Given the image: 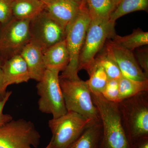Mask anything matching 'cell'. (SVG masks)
<instances>
[{"mask_svg": "<svg viewBox=\"0 0 148 148\" xmlns=\"http://www.w3.org/2000/svg\"><path fill=\"white\" fill-rule=\"evenodd\" d=\"M91 93L102 124L99 148H136L127 138L122 122L118 103L108 101L101 93Z\"/></svg>", "mask_w": 148, "mask_h": 148, "instance_id": "cell-1", "label": "cell"}, {"mask_svg": "<svg viewBox=\"0 0 148 148\" xmlns=\"http://www.w3.org/2000/svg\"><path fill=\"white\" fill-rule=\"evenodd\" d=\"M122 122L131 145L148 138V92L144 91L118 103Z\"/></svg>", "mask_w": 148, "mask_h": 148, "instance_id": "cell-2", "label": "cell"}, {"mask_svg": "<svg viewBox=\"0 0 148 148\" xmlns=\"http://www.w3.org/2000/svg\"><path fill=\"white\" fill-rule=\"evenodd\" d=\"M91 20L86 6H82L75 18L67 26L66 40L70 58L68 66L59 78L80 79L78 75L79 56Z\"/></svg>", "mask_w": 148, "mask_h": 148, "instance_id": "cell-3", "label": "cell"}, {"mask_svg": "<svg viewBox=\"0 0 148 148\" xmlns=\"http://www.w3.org/2000/svg\"><path fill=\"white\" fill-rule=\"evenodd\" d=\"M60 86L68 112L79 114L92 121H101L98 109L92 101L91 91L86 83L80 79H60Z\"/></svg>", "mask_w": 148, "mask_h": 148, "instance_id": "cell-4", "label": "cell"}, {"mask_svg": "<svg viewBox=\"0 0 148 148\" xmlns=\"http://www.w3.org/2000/svg\"><path fill=\"white\" fill-rule=\"evenodd\" d=\"M114 24L110 18H92L88 25L79 58L78 71L88 69L107 39L113 37Z\"/></svg>", "mask_w": 148, "mask_h": 148, "instance_id": "cell-5", "label": "cell"}, {"mask_svg": "<svg viewBox=\"0 0 148 148\" xmlns=\"http://www.w3.org/2000/svg\"><path fill=\"white\" fill-rule=\"evenodd\" d=\"M59 72L46 69L36 85L40 98L38 108L44 113L51 114L56 119L67 113L59 80Z\"/></svg>", "mask_w": 148, "mask_h": 148, "instance_id": "cell-6", "label": "cell"}, {"mask_svg": "<svg viewBox=\"0 0 148 148\" xmlns=\"http://www.w3.org/2000/svg\"><path fill=\"white\" fill-rule=\"evenodd\" d=\"M91 122L73 112L50 120L48 125L52 134L50 142L53 148H69Z\"/></svg>", "mask_w": 148, "mask_h": 148, "instance_id": "cell-7", "label": "cell"}, {"mask_svg": "<svg viewBox=\"0 0 148 148\" xmlns=\"http://www.w3.org/2000/svg\"><path fill=\"white\" fill-rule=\"evenodd\" d=\"M40 138L34 124L26 120L12 119L0 126V148H36Z\"/></svg>", "mask_w": 148, "mask_h": 148, "instance_id": "cell-8", "label": "cell"}, {"mask_svg": "<svg viewBox=\"0 0 148 148\" xmlns=\"http://www.w3.org/2000/svg\"><path fill=\"white\" fill-rule=\"evenodd\" d=\"M30 20L12 18L1 26L0 30V60L2 63L15 56L20 55L30 42Z\"/></svg>", "mask_w": 148, "mask_h": 148, "instance_id": "cell-9", "label": "cell"}, {"mask_svg": "<svg viewBox=\"0 0 148 148\" xmlns=\"http://www.w3.org/2000/svg\"><path fill=\"white\" fill-rule=\"evenodd\" d=\"M29 31L30 42L40 48L43 53L50 47L66 39V29L45 10L30 20Z\"/></svg>", "mask_w": 148, "mask_h": 148, "instance_id": "cell-10", "label": "cell"}, {"mask_svg": "<svg viewBox=\"0 0 148 148\" xmlns=\"http://www.w3.org/2000/svg\"><path fill=\"white\" fill-rule=\"evenodd\" d=\"M106 49L116 62L123 76L135 80H148L132 51L115 44L112 41L106 44Z\"/></svg>", "mask_w": 148, "mask_h": 148, "instance_id": "cell-11", "label": "cell"}, {"mask_svg": "<svg viewBox=\"0 0 148 148\" xmlns=\"http://www.w3.org/2000/svg\"><path fill=\"white\" fill-rule=\"evenodd\" d=\"M45 10L66 29L77 16L81 6L73 0H46Z\"/></svg>", "mask_w": 148, "mask_h": 148, "instance_id": "cell-12", "label": "cell"}, {"mask_svg": "<svg viewBox=\"0 0 148 148\" xmlns=\"http://www.w3.org/2000/svg\"><path fill=\"white\" fill-rule=\"evenodd\" d=\"M1 68L7 88L10 85L28 82L31 79L27 64L20 55L6 60L2 64Z\"/></svg>", "mask_w": 148, "mask_h": 148, "instance_id": "cell-13", "label": "cell"}, {"mask_svg": "<svg viewBox=\"0 0 148 148\" xmlns=\"http://www.w3.org/2000/svg\"><path fill=\"white\" fill-rule=\"evenodd\" d=\"M43 53L40 48L32 42L26 45L20 53L27 64L31 79L38 82L42 78L46 70Z\"/></svg>", "mask_w": 148, "mask_h": 148, "instance_id": "cell-14", "label": "cell"}, {"mask_svg": "<svg viewBox=\"0 0 148 148\" xmlns=\"http://www.w3.org/2000/svg\"><path fill=\"white\" fill-rule=\"evenodd\" d=\"M69 54L66 39L48 48L43 53L46 69L63 72L69 62Z\"/></svg>", "mask_w": 148, "mask_h": 148, "instance_id": "cell-15", "label": "cell"}, {"mask_svg": "<svg viewBox=\"0 0 148 148\" xmlns=\"http://www.w3.org/2000/svg\"><path fill=\"white\" fill-rule=\"evenodd\" d=\"M45 5L41 0H14L13 17L31 20L45 10Z\"/></svg>", "mask_w": 148, "mask_h": 148, "instance_id": "cell-16", "label": "cell"}, {"mask_svg": "<svg viewBox=\"0 0 148 148\" xmlns=\"http://www.w3.org/2000/svg\"><path fill=\"white\" fill-rule=\"evenodd\" d=\"M101 134V121L91 122L69 148H99Z\"/></svg>", "mask_w": 148, "mask_h": 148, "instance_id": "cell-17", "label": "cell"}, {"mask_svg": "<svg viewBox=\"0 0 148 148\" xmlns=\"http://www.w3.org/2000/svg\"><path fill=\"white\" fill-rule=\"evenodd\" d=\"M113 38L112 42L132 51L137 48L148 44V32L140 29H135L131 34L125 36L115 35Z\"/></svg>", "mask_w": 148, "mask_h": 148, "instance_id": "cell-18", "label": "cell"}, {"mask_svg": "<svg viewBox=\"0 0 148 148\" xmlns=\"http://www.w3.org/2000/svg\"><path fill=\"white\" fill-rule=\"evenodd\" d=\"M119 102L144 91L148 92V80L138 81L122 76L119 80Z\"/></svg>", "mask_w": 148, "mask_h": 148, "instance_id": "cell-19", "label": "cell"}, {"mask_svg": "<svg viewBox=\"0 0 148 148\" xmlns=\"http://www.w3.org/2000/svg\"><path fill=\"white\" fill-rule=\"evenodd\" d=\"M86 71L89 79L86 82L91 92L102 93L109 80L103 67L94 61Z\"/></svg>", "mask_w": 148, "mask_h": 148, "instance_id": "cell-20", "label": "cell"}, {"mask_svg": "<svg viewBox=\"0 0 148 148\" xmlns=\"http://www.w3.org/2000/svg\"><path fill=\"white\" fill-rule=\"evenodd\" d=\"M148 0H121L110 16V20L114 24L120 17L137 11L147 10Z\"/></svg>", "mask_w": 148, "mask_h": 148, "instance_id": "cell-21", "label": "cell"}, {"mask_svg": "<svg viewBox=\"0 0 148 148\" xmlns=\"http://www.w3.org/2000/svg\"><path fill=\"white\" fill-rule=\"evenodd\" d=\"M85 6L92 18H110L115 9L112 0H86Z\"/></svg>", "mask_w": 148, "mask_h": 148, "instance_id": "cell-22", "label": "cell"}, {"mask_svg": "<svg viewBox=\"0 0 148 148\" xmlns=\"http://www.w3.org/2000/svg\"><path fill=\"white\" fill-rule=\"evenodd\" d=\"M94 61L103 67L109 79L119 80L122 77L119 67L106 49L104 53L95 56Z\"/></svg>", "mask_w": 148, "mask_h": 148, "instance_id": "cell-23", "label": "cell"}, {"mask_svg": "<svg viewBox=\"0 0 148 148\" xmlns=\"http://www.w3.org/2000/svg\"><path fill=\"white\" fill-rule=\"evenodd\" d=\"M101 94L108 101L114 103H119V80L109 79Z\"/></svg>", "mask_w": 148, "mask_h": 148, "instance_id": "cell-24", "label": "cell"}, {"mask_svg": "<svg viewBox=\"0 0 148 148\" xmlns=\"http://www.w3.org/2000/svg\"><path fill=\"white\" fill-rule=\"evenodd\" d=\"M14 0H0V25H4L13 18Z\"/></svg>", "mask_w": 148, "mask_h": 148, "instance_id": "cell-25", "label": "cell"}, {"mask_svg": "<svg viewBox=\"0 0 148 148\" xmlns=\"http://www.w3.org/2000/svg\"><path fill=\"white\" fill-rule=\"evenodd\" d=\"M137 62L143 73L148 78V51L147 49H141L136 54Z\"/></svg>", "mask_w": 148, "mask_h": 148, "instance_id": "cell-26", "label": "cell"}, {"mask_svg": "<svg viewBox=\"0 0 148 148\" xmlns=\"http://www.w3.org/2000/svg\"><path fill=\"white\" fill-rule=\"evenodd\" d=\"M12 93V91H7L4 98L0 101V126H2L13 119L11 115L4 114L3 112L6 103L8 101Z\"/></svg>", "mask_w": 148, "mask_h": 148, "instance_id": "cell-27", "label": "cell"}, {"mask_svg": "<svg viewBox=\"0 0 148 148\" xmlns=\"http://www.w3.org/2000/svg\"><path fill=\"white\" fill-rule=\"evenodd\" d=\"M2 62L0 60V101L2 100L6 94L7 88L5 87L4 82L3 76L1 66Z\"/></svg>", "mask_w": 148, "mask_h": 148, "instance_id": "cell-28", "label": "cell"}, {"mask_svg": "<svg viewBox=\"0 0 148 148\" xmlns=\"http://www.w3.org/2000/svg\"><path fill=\"white\" fill-rule=\"evenodd\" d=\"M136 148H148V138L143 139L137 144Z\"/></svg>", "mask_w": 148, "mask_h": 148, "instance_id": "cell-29", "label": "cell"}, {"mask_svg": "<svg viewBox=\"0 0 148 148\" xmlns=\"http://www.w3.org/2000/svg\"><path fill=\"white\" fill-rule=\"evenodd\" d=\"M73 1L78 4L81 6L85 5L86 0H73Z\"/></svg>", "mask_w": 148, "mask_h": 148, "instance_id": "cell-30", "label": "cell"}, {"mask_svg": "<svg viewBox=\"0 0 148 148\" xmlns=\"http://www.w3.org/2000/svg\"><path fill=\"white\" fill-rule=\"evenodd\" d=\"M121 1V0H112V2L113 3L115 7V8H116L117 6L119 4Z\"/></svg>", "mask_w": 148, "mask_h": 148, "instance_id": "cell-31", "label": "cell"}, {"mask_svg": "<svg viewBox=\"0 0 148 148\" xmlns=\"http://www.w3.org/2000/svg\"><path fill=\"white\" fill-rule=\"evenodd\" d=\"M45 148H53V147H52V145H51V142H49V143L48 145H47V146H46V147Z\"/></svg>", "mask_w": 148, "mask_h": 148, "instance_id": "cell-32", "label": "cell"}, {"mask_svg": "<svg viewBox=\"0 0 148 148\" xmlns=\"http://www.w3.org/2000/svg\"><path fill=\"white\" fill-rule=\"evenodd\" d=\"M41 1H42L43 2H44L45 1H46V0H41Z\"/></svg>", "mask_w": 148, "mask_h": 148, "instance_id": "cell-33", "label": "cell"}, {"mask_svg": "<svg viewBox=\"0 0 148 148\" xmlns=\"http://www.w3.org/2000/svg\"><path fill=\"white\" fill-rule=\"evenodd\" d=\"M1 25H0V30H1Z\"/></svg>", "mask_w": 148, "mask_h": 148, "instance_id": "cell-34", "label": "cell"}]
</instances>
